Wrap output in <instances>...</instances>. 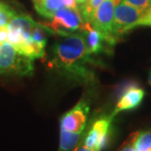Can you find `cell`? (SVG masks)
<instances>
[{"label":"cell","mask_w":151,"mask_h":151,"mask_svg":"<svg viewBox=\"0 0 151 151\" xmlns=\"http://www.w3.org/2000/svg\"><path fill=\"white\" fill-rule=\"evenodd\" d=\"M52 45L50 65L60 74L79 82H91L94 73L88 65L94 64L86 53V40L83 33L57 34Z\"/></svg>","instance_id":"6da1fadb"},{"label":"cell","mask_w":151,"mask_h":151,"mask_svg":"<svg viewBox=\"0 0 151 151\" xmlns=\"http://www.w3.org/2000/svg\"><path fill=\"white\" fill-rule=\"evenodd\" d=\"M33 60L21 54L9 42L0 44V74L31 75L34 70Z\"/></svg>","instance_id":"7a4b0ae2"},{"label":"cell","mask_w":151,"mask_h":151,"mask_svg":"<svg viewBox=\"0 0 151 151\" xmlns=\"http://www.w3.org/2000/svg\"><path fill=\"white\" fill-rule=\"evenodd\" d=\"M144 11L122 2L115 7L113 21V35L118 40L120 36L139 26Z\"/></svg>","instance_id":"3957f363"},{"label":"cell","mask_w":151,"mask_h":151,"mask_svg":"<svg viewBox=\"0 0 151 151\" xmlns=\"http://www.w3.org/2000/svg\"><path fill=\"white\" fill-rule=\"evenodd\" d=\"M84 19L79 9L61 8L55 12L50 22L44 23L54 35L73 32L81 29L84 24Z\"/></svg>","instance_id":"277c9868"},{"label":"cell","mask_w":151,"mask_h":151,"mask_svg":"<svg viewBox=\"0 0 151 151\" xmlns=\"http://www.w3.org/2000/svg\"><path fill=\"white\" fill-rule=\"evenodd\" d=\"M115 4L113 0H103L92 15L90 24L92 27L103 35L110 45L118 40L113 35V21Z\"/></svg>","instance_id":"5b68a950"},{"label":"cell","mask_w":151,"mask_h":151,"mask_svg":"<svg viewBox=\"0 0 151 151\" xmlns=\"http://www.w3.org/2000/svg\"><path fill=\"white\" fill-rule=\"evenodd\" d=\"M113 118V115H110L97 119L86 134L84 145L97 151L104 149L109 141Z\"/></svg>","instance_id":"8992f818"},{"label":"cell","mask_w":151,"mask_h":151,"mask_svg":"<svg viewBox=\"0 0 151 151\" xmlns=\"http://www.w3.org/2000/svg\"><path fill=\"white\" fill-rule=\"evenodd\" d=\"M36 22L26 14H16L8 24V42L14 46L27 42L30 40L31 30Z\"/></svg>","instance_id":"52a82bcc"},{"label":"cell","mask_w":151,"mask_h":151,"mask_svg":"<svg viewBox=\"0 0 151 151\" xmlns=\"http://www.w3.org/2000/svg\"><path fill=\"white\" fill-rule=\"evenodd\" d=\"M89 107L85 102H80L60 120V129L72 133H83L86 127Z\"/></svg>","instance_id":"ba28073f"},{"label":"cell","mask_w":151,"mask_h":151,"mask_svg":"<svg viewBox=\"0 0 151 151\" xmlns=\"http://www.w3.org/2000/svg\"><path fill=\"white\" fill-rule=\"evenodd\" d=\"M80 30L85 36L86 53L89 55L106 52L108 47L112 46L107 42L103 35L92 27L90 23L85 22Z\"/></svg>","instance_id":"9c48e42d"},{"label":"cell","mask_w":151,"mask_h":151,"mask_svg":"<svg viewBox=\"0 0 151 151\" xmlns=\"http://www.w3.org/2000/svg\"><path fill=\"white\" fill-rule=\"evenodd\" d=\"M145 94V91L140 87L134 85L129 86L124 90V94L120 97L112 115L114 117L122 111L131 110L139 107L144 99Z\"/></svg>","instance_id":"30bf717a"},{"label":"cell","mask_w":151,"mask_h":151,"mask_svg":"<svg viewBox=\"0 0 151 151\" xmlns=\"http://www.w3.org/2000/svg\"><path fill=\"white\" fill-rule=\"evenodd\" d=\"M37 13L41 16L52 19L55 12L63 8L62 0H32Z\"/></svg>","instance_id":"8fae6325"},{"label":"cell","mask_w":151,"mask_h":151,"mask_svg":"<svg viewBox=\"0 0 151 151\" xmlns=\"http://www.w3.org/2000/svg\"><path fill=\"white\" fill-rule=\"evenodd\" d=\"M82 133H72L60 129L59 151H71L77 145Z\"/></svg>","instance_id":"7c38bea8"},{"label":"cell","mask_w":151,"mask_h":151,"mask_svg":"<svg viewBox=\"0 0 151 151\" xmlns=\"http://www.w3.org/2000/svg\"><path fill=\"white\" fill-rule=\"evenodd\" d=\"M15 48L21 53L26 55L28 57H30L32 59L42 57L45 54V46L40 44L35 43L30 40L27 42L15 46Z\"/></svg>","instance_id":"4fadbf2b"},{"label":"cell","mask_w":151,"mask_h":151,"mask_svg":"<svg viewBox=\"0 0 151 151\" xmlns=\"http://www.w3.org/2000/svg\"><path fill=\"white\" fill-rule=\"evenodd\" d=\"M51 35H54V32L44 23H36L31 30L30 40L45 46L49 36Z\"/></svg>","instance_id":"5bb4252c"},{"label":"cell","mask_w":151,"mask_h":151,"mask_svg":"<svg viewBox=\"0 0 151 151\" xmlns=\"http://www.w3.org/2000/svg\"><path fill=\"white\" fill-rule=\"evenodd\" d=\"M103 1V0H88L85 4H81L79 9L84 21L90 23L96 9L101 4Z\"/></svg>","instance_id":"9a60e30c"},{"label":"cell","mask_w":151,"mask_h":151,"mask_svg":"<svg viewBox=\"0 0 151 151\" xmlns=\"http://www.w3.org/2000/svg\"><path fill=\"white\" fill-rule=\"evenodd\" d=\"M16 12L4 3H0V27H7Z\"/></svg>","instance_id":"2e32d148"},{"label":"cell","mask_w":151,"mask_h":151,"mask_svg":"<svg viewBox=\"0 0 151 151\" xmlns=\"http://www.w3.org/2000/svg\"><path fill=\"white\" fill-rule=\"evenodd\" d=\"M123 2L139 9L142 11L146 10L151 6V0H123Z\"/></svg>","instance_id":"e0dca14e"},{"label":"cell","mask_w":151,"mask_h":151,"mask_svg":"<svg viewBox=\"0 0 151 151\" xmlns=\"http://www.w3.org/2000/svg\"><path fill=\"white\" fill-rule=\"evenodd\" d=\"M139 25L151 26V6L149 9L144 11L139 22Z\"/></svg>","instance_id":"ac0fdd59"},{"label":"cell","mask_w":151,"mask_h":151,"mask_svg":"<svg viewBox=\"0 0 151 151\" xmlns=\"http://www.w3.org/2000/svg\"><path fill=\"white\" fill-rule=\"evenodd\" d=\"M9 30L7 27H0V44L6 42L8 40Z\"/></svg>","instance_id":"d6986e66"},{"label":"cell","mask_w":151,"mask_h":151,"mask_svg":"<svg viewBox=\"0 0 151 151\" xmlns=\"http://www.w3.org/2000/svg\"><path fill=\"white\" fill-rule=\"evenodd\" d=\"M62 2H63V4H64L66 8H70V9H78L75 0H62Z\"/></svg>","instance_id":"ffe728a7"},{"label":"cell","mask_w":151,"mask_h":151,"mask_svg":"<svg viewBox=\"0 0 151 151\" xmlns=\"http://www.w3.org/2000/svg\"><path fill=\"white\" fill-rule=\"evenodd\" d=\"M74 151H97L95 150H93V149H91V148H88V147H86L85 145H81L79 146V147H77V148H76Z\"/></svg>","instance_id":"44dd1931"},{"label":"cell","mask_w":151,"mask_h":151,"mask_svg":"<svg viewBox=\"0 0 151 151\" xmlns=\"http://www.w3.org/2000/svg\"><path fill=\"white\" fill-rule=\"evenodd\" d=\"M76 3H77V4H85L86 2H87L88 0H75Z\"/></svg>","instance_id":"7402d4cb"},{"label":"cell","mask_w":151,"mask_h":151,"mask_svg":"<svg viewBox=\"0 0 151 151\" xmlns=\"http://www.w3.org/2000/svg\"><path fill=\"white\" fill-rule=\"evenodd\" d=\"M148 81H149V84L151 86V70L149 73V78H148Z\"/></svg>","instance_id":"603a6c76"}]
</instances>
